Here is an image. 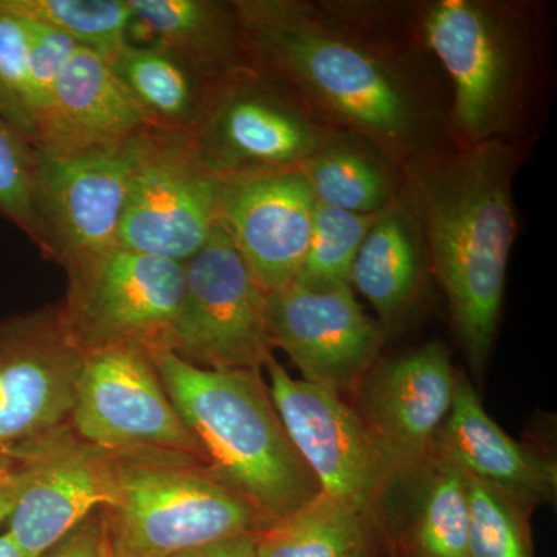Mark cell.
Listing matches in <instances>:
<instances>
[{
	"label": "cell",
	"instance_id": "obj_1",
	"mask_svg": "<svg viewBox=\"0 0 557 557\" xmlns=\"http://www.w3.org/2000/svg\"><path fill=\"white\" fill-rule=\"evenodd\" d=\"M233 3L252 67L333 129L403 171L448 149V116L426 79L379 36L304 0Z\"/></svg>",
	"mask_w": 557,
	"mask_h": 557
},
{
	"label": "cell",
	"instance_id": "obj_2",
	"mask_svg": "<svg viewBox=\"0 0 557 557\" xmlns=\"http://www.w3.org/2000/svg\"><path fill=\"white\" fill-rule=\"evenodd\" d=\"M518 152L507 139L454 146L405 171L429 269L448 300L458 343L475 373L496 343L508 260L518 234Z\"/></svg>",
	"mask_w": 557,
	"mask_h": 557
},
{
	"label": "cell",
	"instance_id": "obj_3",
	"mask_svg": "<svg viewBox=\"0 0 557 557\" xmlns=\"http://www.w3.org/2000/svg\"><path fill=\"white\" fill-rule=\"evenodd\" d=\"M152 358L172 405L199 440L209 478L248 502L265 527L318 496L260 370L197 368L171 350Z\"/></svg>",
	"mask_w": 557,
	"mask_h": 557
},
{
	"label": "cell",
	"instance_id": "obj_4",
	"mask_svg": "<svg viewBox=\"0 0 557 557\" xmlns=\"http://www.w3.org/2000/svg\"><path fill=\"white\" fill-rule=\"evenodd\" d=\"M421 38L448 76V129L457 146L505 139L523 108L527 32L515 7L487 0H435Z\"/></svg>",
	"mask_w": 557,
	"mask_h": 557
},
{
	"label": "cell",
	"instance_id": "obj_5",
	"mask_svg": "<svg viewBox=\"0 0 557 557\" xmlns=\"http://www.w3.org/2000/svg\"><path fill=\"white\" fill-rule=\"evenodd\" d=\"M110 458L112 493L100 509L106 557H177L265 527L203 469Z\"/></svg>",
	"mask_w": 557,
	"mask_h": 557
},
{
	"label": "cell",
	"instance_id": "obj_6",
	"mask_svg": "<svg viewBox=\"0 0 557 557\" xmlns=\"http://www.w3.org/2000/svg\"><path fill=\"white\" fill-rule=\"evenodd\" d=\"M69 423L110 457L207 472L199 440L172 405L152 355L141 348L84 354Z\"/></svg>",
	"mask_w": 557,
	"mask_h": 557
},
{
	"label": "cell",
	"instance_id": "obj_7",
	"mask_svg": "<svg viewBox=\"0 0 557 557\" xmlns=\"http://www.w3.org/2000/svg\"><path fill=\"white\" fill-rule=\"evenodd\" d=\"M330 124L255 67L220 81L188 138L211 177L300 170L335 135Z\"/></svg>",
	"mask_w": 557,
	"mask_h": 557
},
{
	"label": "cell",
	"instance_id": "obj_8",
	"mask_svg": "<svg viewBox=\"0 0 557 557\" xmlns=\"http://www.w3.org/2000/svg\"><path fill=\"white\" fill-rule=\"evenodd\" d=\"M67 278L62 314L83 354L113 346L152 357L171 350L185 263L115 247Z\"/></svg>",
	"mask_w": 557,
	"mask_h": 557
},
{
	"label": "cell",
	"instance_id": "obj_9",
	"mask_svg": "<svg viewBox=\"0 0 557 557\" xmlns=\"http://www.w3.org/2000/svg\"><path fill=\"white\" fill-rule=\"evenodd\" d=\"M269 293L218 223L185 262L171 351L197 368L262 370L273 355Z\"/></svg>",
	"mask_w": 557,
	"mask_h": 557
},
{
	"label": "cell",
	"instance_id": "obj_10",
	"mask_svg": "<svg viewBox=\"0 0 557 557\" xmlns=\"http://www.w3.org/2000/svg\"><path fill=\"white\" fill-rule=\"evenodd\" d=\"M265 369L271 399L319 493L384 518V498L397 479L343 392L293 379L274 357Z\"/></svg>",
	"mask_w": 557,
	"mask_h": 557
},
{
	"label": "cell",
	"instance_id": "obj_11",
	"mask_svg": "<svg viewBox=\"0 0 557 557\" xmlns=\"http://www.w3.org/2000/svg\"><path fill=\"white\" fill-rule=\"evenodd\" d=\"M218 194L188 137L146 127L134 139L116 247L188 262L214 231Z\"/></svg>",
	"mask_w": 557,
	"mask_h": 557
},
{
	"label": "cell",
	"instance_id": "obj_12",
	"mask_svg": "<svg viewBox=\"0 0 557 557\" xmlns=\"http://www.w3.org/2000/svg\"><path fill=\"white\" fill-rule=\"evenodd\" d=\"M0 465L17 486L5 533L30 557L46 555L109 504L112 458L70 423L0 454Z\"/></svg>",
	"mask_w": 557,
	"mask_h": 557
},
{
	"label": "cell",
	"instance_id": "obj_13",
	"mask_svg": "<svg viewBox=\"0 0 557 557\" xmlns=\"http://www.w3.org/2000/svg\"><path fill=\"white\" fill-rule=\"evenodd\" d=\"M134 138L94 152L38 153L35 211L44 258L65 274L86 269L119 245Z\"/></svg>",
	"mask_w": 557,
	"mask_h": 557
},
{
	"label": "cell",
	"instance_id": "obj_14",
	"mask_svg": "<svg viewBox=\"0 0 557 557\" xmlns=\"http://www.w3.org/2000/svg\"><path fill=\"white\" fill-rule=\"evenodd\" d=\"M458 372L438 341L376 362L354 406L397 483L412 482L434 457L456 395Z\"/></svg>",
	"mask_w": 557,
	"mask_h": 557
},
{
	"label": "cell",
	"instance_id": "obj_15",
	"mask_svg": "<svg viewBox=\"0 0 557 557\" xmlns=\"http://www.w3.org/2000/svg\"><path fill=\"white\" fill-rule=\"evenodd\" d=\"M83 359L61 302L0 319V454L69 423Z\"/></svg>",
	"mask_w": 557,
	"mask_h": 557
},
{
	"label": "cell",
	"instance_id": "obj_16",
	"mask_svg": "<svg viewBox=\"0 0 557 557\" xmlns=\"http://www.w3.org/2000/svg\"><path fill=\"white\" fill-rule=\"evenodd\" d=\"M269 332L304 381L354 388L379 362L384 330L350 285L314 289L292 284L269 293Z\"/></svg>",
	"mask_w": 557,
	"mask_h": 557
},
{
	"label": "cell",
	"instance_id": "obj_17",
	"mask_svg": "<svg viewBox=\"0 0 557 557\" xmlns=\"http://www.w3.org/2000/svg\"><path fill=\"white\" fill-rule=\"evenodd\" d=\"M317 199L300 170L263 172L219 182L218 225L260 287H287L309 247Z\"/></svg>",
	"mask_w": 557,
	"mask_h": 557
},
{
	"label": "cell",
	"instance_id": "obj_18",
	"mask_svg": "<svg viewBox=\"0 0 557 557\" xmlns=\"http://www.w3.org/2000/svg\"><path fill=\"white\" fill-rule=\"evenodd\" d=\"M146 127L108 54L76 46L54 84L33 146L61 156L94 152L126 145Z\"/></svg>",
	"mask_w": 557,
	"mask_h": 557
},
{
	"label": "cell",
	"instance_id": "obj_19",
	"mask_svg": "<svg viewBox=\"0 0 557 557\" xmlns=\"http://www.w3.org/2000/svg\"><path fill=\"white\" fill-rule=\"evenodd\" d=\"M434 457L453 465L468 479L500 491L528 512L556 500L555 461L509 437L487 416L478 392L461 372L453 408L435 442Z\"/></svg>",
	"mask_w": 557,
	"mask_h": 557
},
{
	"label": "cell",
	"instance_id": "obj_20",
	"mask_svg": "<svg viewBox=\"0 0 557 557\" xmlns=\"http://www.w3.org/2000/svg\"><path fill=\"white\" fill-rule=\"evenodd\" d=\"M429 269L426 242L408 188L376 214L350 273L381 329L394 327L413 309Z\"/></svg>",
	"mask_w": 557,
	"mask_h": 557
},
{
	"label": "cell",
	"instance_id": "obj_21",
	"mask_svg": "<svg viewBox=\"0 0 557 557\" xmlns=\"http://www.w3.org/2000/svg\"><path fill=\"white\" fill-rule=\"evenodd\" d=\"M134 25L150 42L170 50L208 83L219 84L252 67L233 2L127 0Z\"/></svg>",
	"mask_w": 557,
	"mask_h": 557
},
{
	"label": "cell",
	"instance_id": "obj_22",
	"mask_svg": "<svg viewBox=\"0 0 557 557\" xmlns=\"http://www.w3.org/2000/svg\"><path fill=\"white\" fill-rule=\"evenodd\" d=\"M256 557H394L386 518L319 493L256 534Z\"/></svg>",
	"mask_w": 557,
	"mask_h": 557
},
{
	"label": "cell",
	"instance_id": "obj_23",
	"mask_svg": "<svg viewBox=\"0 0 557 557\" xmlns=\"http://www.w3.org/2000/svg\"><path fill=\"white\" fill-rule=\"evenodd\" d=\"M109 58L150 129L190 137L218 84L156 44L129 40Z\"/></svg>",
	"mask_w": 557,
	"mask_h": 557
},
{
	"label": "cell",
	"instance_id": "obj_24",
	"mask_svg": "<svg viewBox=\"0 0 557 557\" xmlns=\"http://www.w3.org/2000/svg\"><path fill=\"white\" fill-rule=\"evenodd\" d=\"M318 203L376 214L405 190V171L364 139L336 131L300 168Z\"/></svg>",
	"mask_w": 557,
	"mask_h": 557
},
{
	"label": "cell",
	"instance_id": "obj_25",
	"mask_svg": "<svg viewBox=\"0 0 557 557\" xmlns=\"http://www.w3.org/2000/svg\"><path fill=\"white\" fill-rule=\"evenodd\" d=\"M410 483H417V494L408 518L392 531L394 557H469L465 474L432 457Z\"/></svg>",
	"mask_w": 557,
	"mask_h": 557
},
{
	"label": "cell",
	"instance_id": "obj_26",
	"mask_svg": "<svg viewBox=\"0 0 557 557\" xmlns=\"http://www.w3.org/2000/svg\"><path fill=\"white\" fill-rule=\"evenodd\" d=\"M0 16L64 33L108 57L129 42L134 27L127 0H0Z\"/></svg>",
	"mask_w": 557,
	"mask_h": 557
},
{
	"label": "cell",
	"instance_id": "obj_27",
	"mask_svg": "<svg viewBox=\"0 0 557 557\" xmlns=\"http://www.w3.org/2000/svg\"><path fill=\"white\" fill-rule=\"evenodd\" d=\"M376 214H355L317 201L309 247L293 282L314 289L350 285L351 267Z\"/></svg>",
	"mask_w": 557,
	"mask_h": 557
},
{
	"label": "cell",
	"instance_id": "obj_28",
	"mask_svg": "<svg viewBox=\"0 0 557 557\" xmlns=\"http://www.w3.org/2000/svg\"><path fill=\"white\" fill-rule=\"evenodd\" d=\"M467 482L469 557H536L531 512L485 483Z\"/></svg>",
	"mask_w": 557,
	"mask_h": 557
},
{
	"label": "cell",
	"instance_id": "obj_29",
	"mask_svg": "<svg viewBox=\"0 0 557 557\" xmlns=\"http://www.w3.org/2000/svg\"><path fill=\"white\" fill-rule=\"evenodd\" d=\"M35 146L0 116V218L42 251V237L35 211Z\"/></svg>",
	"mask_w": 557,
	"mask_h": 557
},
{
	"label": "cell",
	"instance_id": "obj_30",
	"mask_svg": "<svg viewBox=\"0 0 557 557\" xmlns=\"http://www.w3.org/2000/svg\"><path fill=\"white\" fill-rule=\"evenodd\" d=\"M0 116L35 145L30 46L24 22L0 16Z\"/></svg>",
	"mask_w": 557,
	"mask_h": 557
},
{
	"label": "cell",
	"instance_id": "obj_31",
	"mask_svg": "<svg viewBox=\"0 0 557 557\" xmlns=\"http://www.w3.org/2000/svg\"><path fill=\"white\" fill-rule=\"evenodd\" d=\"M40 557H106L104 528L100 511L84 520Z\"/></svg>",
	"mask_w": 557,
	"mask_h": 557
},
{
	"label": "cell",
	"instance_id": "obj_32",
	"mask_svg": "<svg viewBox=\"0 0 557 557\" xmlns=\"http://www.w3.org/2000/svg\"><path fill=\"white\" fill-rule=\"evenodd\" d=\"M177 557H256V534L226 539Z\"/></svg>",
	"mask_w": 557,
	"mask_h": 557
},
{
	"label": "cell",
	"instance_id": "obj_33",
	"mask_svg": "<svg viewBox=\"0 0 557 557\" xmlns=\"http://www.w3.org/2000/svg\"><path fill=\"white\" fill-rule=\"evenodd\" d=\"M16 482H14L13 475L0 483V525L9 519L11 508H13L14 498H16Z\"/></svg>",
	"mask_w": 557,
	"mask_h": 557
},
{
	"label": "cell",
	"instance_id": "obj_34",
	"mask_svg": "<svg viewBox=\"0 0 557 557\" xmlns=\"http://www.w3.org/2000/svg\"><path fill=\"white\" fill-rule=\"evenodd\" d=\"M0 557H30L25 555L24 552L16 544L9 533L0 534Z\"/></svg>",
	"mask_w": 557,
	"mask_h": 557
},
{
	"label": "cell",
	"instance_id": "obj_35",
	"mask_svg": "<svg viewBox=\"0 0 557 557\" xmlns=\"http://www.w3.org/2000/svg\"><path fill=\"white\" fill-rule=\"evenodd\" d=\"M7 478H9V469L0 465V483H2Z\"/></svg>",
	"mask_w": 557,
	"mask_h": 557
}]
</instances>
